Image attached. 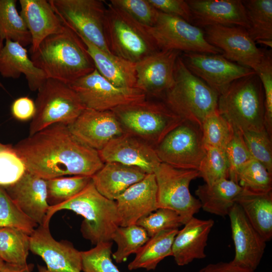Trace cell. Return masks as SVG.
Here are the masks:
<instances>
[{
  "label": "cell",
  "mask_w": 272,
  "mask_h": 272,
  "mask_svg": "<svg viewBox=\"0 0 272 272\" xmlns=\"http://www.w3.org/2000/svg\"><path fill=\"white\" fill-rule=\"evenodd\" d=\"M13 148L27 171L45 180L66 175L92 177L104 164L98 151L78 140L62 123L29 135Z\"/></svg>",
  "instance_id": "obj_1"
},
{
  "label": "cell",
  "mask_w": 272,
  "mask_h": 272,
  "mask_svg": "<svg viewBox=\"0 0 272 272\" xmlns=\"http://www.w3.org/2000/svg\"><path fill=\"white\" fill-rule=\"evenodd\" d=\"M30 58L47 79L68 85L96 69L84 43L65 25L60 32L46 37Z\"/></svg>",
  "instance_id": "obj_2"
},
{
  "label": "cell",
  "mask_w": 272,
  "mask_h": 272,
  "mask_svg": "<svg viewBox=\"0 0 272 272\" xmlns=\"http://www.w3.org/2000/svg\"><path fill=\"white\" fill-rule=\"evenodd\" d=\"M64 210L72 211L84 218L81 232L84 238L94 245L112 241L114 232L119 226L115 200L102 195L96 189L92 180L71 198L50 206L42 225L49 226L53 215Z\"/></svg>",
  "instance_id": "obj_3"
},
{
  "label": "cell",
  "mask_w": 272,
  "mask_h": 272,
  "mask_svg": "<svg viewBox=\"0 0 272 272\" xmlns=\"http://www.w3.org/2000/svg\"><path fill=\"white\" fill-rule=\"evenodd\" d=\"M217 109L242 133L265 129L264 95L256 74L233 81L219 95Z\"/></svg>",
  "instance_id": "obj_4"
},
{
  "label": "cell",
  "mask_w": 272,
  "mask_h": 272,
  "mask_svg": "<svg viewBox=\"0 0 272 272\" xmlns=\"http://www.w3.org/2000/svg\"><path fill=\"white\" fill-rule=\"evenodd\" d=\"M218 98L217 92L188 69L180 55L173 84L161 100L183 120L201 126L205 118L217 109Z\"/></svg>",
  "instance_id": "obj_5"
},
{
  "label": "cell",
  "mask_w": 272,
  "mask_h": 272,
  "mask_svg": "<svg viewBox=\"0 0 272 272\" xmlns=\"http://www.w3.org/2000/svg\"><path fill=\"white\" fill-rule=\"evenodd\" d=\"M124 132L155 148L184 120L161 100H147L118 106L111 110Z\"/></svg>",
  "instance_id": "obj_6"
},
{
  "label": "cell",
  "mask_w": 272,
  "mask_h": 272,
  "mask_svg": "<svg viewBox=\"0 0 272 272\" xmlns=\"http://www.w3.org/2000/svg\"><path fill=\"white\" fill-rule=\"evenodd\" d=\"M106 6L105 35L112 54L135 63L159 50L147 28L109 2Z\"/></svg>",
  "instance_id": "obj_7"
},
{
  "label": "cell",
  "mask_w": 272,
  "mask_h": 272,
  "mask_svg": "<svg viewBox=\"0 0 272 272\" xmlns=\"http://www.w3.org/2000/svg\"><path fill=\"white\" fill-rule=\"evenodd\" d=\"M35 103L30 136L54 124L69 125L86 108L69 85L52 79H47L39 89Z\"/></svg>",
  "instance_id": "obj_8"
},
{
  "label": "cell",
  "mask_w": 272,
  "mask_h": 272,
  "mask_svg": "<svg viewBox=\"0 0 272 272\" xmlns=\"http://www.w3.org/2000/svg\"><path fill=\"white\" fill-rule=\"evenodd\" d=\"M158 208H167L180 216L183 225L201 209L199 200L189 190L192 180L199 177L197 170L176 168L161 163L155 170Z\"/></svg>",
  "instance_id": "obj_9"
},
{
  "label": "cell",
  "mask_w": 272,
  "mask_h": 272,
  "mask_svg": "<svg viewBox=\"0 0 272 272\" xmlns=\"http://www.w3.org/2000/svg\"><path fill=\"white\" fill-rule=\"evenodd\" d=\"M62 24L79 36L111 53L106 40V3L100 0H49ZM112 54V53H111Z\"/></svg>",
  "instance_id": "obj_10"
},
{
  "label": "cell",
  "mask_w": 272,
  "mask_h": 272,
  "mask_svg": "<svg viewBox=\"0 0 272 272\" xmlns=\"http://www.w3.org/2000/svg\"><path fill=\"white\" fill-rule=\"evenodd\" d=\"M147 30L159 50L223 54L207 41L200 27L178 17L159 12L155 24Z\"/></svg>",
  "instance_id": "obj_11"
},
{
  "label": "cell",
  "mask_w": 272,
  "mask_h": 272,
  "mask_svg": "<svg viewBox=\"0 0 272 272\" xmlns=\"http://www.w3.org/2000/svg\"><path fill=\"white\" fill-rule=\"evenodd\" d=\"M155 151L162 163L198 170L206 152L201 126L184 120L165 136Z\"/></svg>",
  "instance_id": "obj_12"
},
{
  "label": "cell",
  "mask_w": 272,
  "mask_h": 272,
  "mask_svg": "<svg viewBox=\"0 0 272 272\" xmlns=\"http://www.w3.org/2000/svg\"><path fill=\"white\" fill-rule=\"evenodd\" d=\"M69 86L86 108L98 111L111 110L118 106L147 98L146 95L138 88H120L113 85L96 69Z\"/></svg>",
  "instance_id": "obj_13"
},
{
  "label": "cell",
  "mask_w": 272,
  "mask_h": 272,
  "mask_svg": "<svg viewBox=\"0 0 272 272\" xmlns=\"http://www.w3.org/2000/svg\"><path fill=\"white\" fill-rule=\"evenodd\" d=\"M203 29L207 41L221 50L227 59L254 71L261 62L264 50L257 47L245 28L212 25Z\"/></svg>",
  "instance_id": "obj_14"
},
{
  "label": "cell",
  "mask_w": 272,
  "mask_h": 272,
  "mask_svg": "<svg viewBox=\"0 0 272 272\" xmlns=\"http://www.w3.org/2000/svg\"><path fill=\"white\" fill-rule=\"evenodd\" d=\"M181 57L188 69L219 95L235 80L255 73L222 54L187 52Z\"/></svg>",
  "instance_id": "obj_15"
},
{
  "label": "cell",
  "mask_w": 272,
  "mask_h": 272,
  "mask_svg": "<svg viewBox=\"0 0 272 272\" xmlns=\"http://www.w3.org/2000/svg\"><path fill=\"white\" fill-rule=\"evenodd\" d=\"M30 251L41 257L47 272H81V251L66 240H56L49 226L38 225L30 235Z\"/></svg>",
  "instance_id": "obj_16"
},
{
  "label": "cell",
  "mask_w": 272,
  "mask_h": 272,
  "mask_svg": "<svg viewBox=\"0 0 272 272\" xmlns=\"http://www.w3.org/2000/svg\"><path fill=\"white\" fill-rule=\"evenodd\" d=\"M181 52L158 50L135 63V88L147 96L162 99L174 81V70Z\"/></svg>",
  "instance_id": "obj_17"
},
{
  "label": "cell",
  "mask_w": 272,
  "mask_h": 272,
  "mask_svg": "<svg viewBox=\"0 0 272 272\" xmlns=\"http://www.w3.org/2000/svg\"><path fill=\"white\" fill-rule=\"evenodd\" d=\"M228 216L235 248L234 257L231 261L255 271L262 258L266 242L252 226L238 204L234 203Z\"/></svg>",
  "instance_id": "obj_18"
},
{
  "label": "cell",
  "mask_w": 272,
  "mask_h": 272,
  "mask_svg": "<svg viewBox=\"0 0 272 272\" xmlns=\"http://www.w3.org/2000/svg\"><path fill=\"white\" fill-rule=\"evenodd\" d=\"M67 126L78 140L98 151L124 132L112 110L85 108Z\"/></svg>",
  "instance_id": "obj_19"
},
{
  "label": "cell",
  "mask_w": 272,
  "mask_h": 272,
  "mask_svg": "<svg viewBox=\"0 0 272 272\" xmlns=\"http://www.w3.org/2000/svg\"><path fill=\"white\" fill-rule=\"evenodd\" d=\"M98 153L104 163L117 162L137 167L147 174L154 173L161 163L155 148L126 132L111 140Z\"/></svg>",
  "instance_id": "obj_20"
},
{
  "label": "cell",
  "mask_w": 272,
  "mask_h": 272,
  "mask_svg": "<svg viewBox=\"0 0 272 272\" xmlns=\"http://www.w3.org/2000/svg\"><path fill=\"white\" fill-rule=\"evenodd\" d=\"M157 186L154 173L148 174L116 199L119 226L135 224L157 209Z\"/></svg>",
  "instance_id": "obj_21"
},
{
  "label": "cell",
  "mask_w": 272,
  "mask_h": 272,
  "mask_svg": "<svg viewBox=\"0 0 272 272\" xmlns=\"http://www.w3.org/2000/svg\"><path fill=\"white\" fill-rule=\"evenodd\" d=\"M196 26H236L247 30L249 24L242 1L187 0Z\"/></svg>",
  "instance_id": "obj_22"
},
{
  "label": "cell",
  "mask_w": 272,
  "mask_h": 272,
  "mask_svg": "<svg viewBox=\"0 0 272 272\" xmlns=\"http://www.w3.org/2000/svg\"><path fill=\"white\" fill-rule=\"evenodd\" d=\"M4 188L25 215L38 225H43L50 206L46 180L26 171L17 182Z\"/></svg>",
  "instance_id": "obj_23"
},
{
  "label": "cell",
  "mask_w": 272,
  "mask_h": 272,
  "mask_svg": "<svg viewBox=\"0 0 272 272\" xmlns=\"http://www.w3.org/2000/svg\"><path fill=\"white\" fill-rule=\"evenodd\" d=\"M214 225L212 219L201 220L193 217L178 230L172 247V256L178 265H185L195 259L206 257L205 250Z\"/></svg>",
  "instance_id": "obj_24"
},
{
  "label": "cell",
  "mask_w": 272,
  "mask_h": 272,
  "mask_svg": "<svg viewBox=\"0 0 272 272\" xmlns=\"http://www.w3.org/2000/svg\"><path fill=\"white\" fill-rule=\"evenodd\" d=\"M20 14L31 37L30 54L48 36L60 32L64 27L48 1L20 0Z\"/></svg>",
  "instance_id": "obj_25"
},
{
  "label": "cell",
  "mask_w": 272,
  "mask_h": 272,
  "mask_svg": "<svg viewBox=\"0 0 272 272\" xmlns=\"http://www.w3.org/2000/svg\"><path fill=\"white\" fill-rule=\"evenodd\" d=\"M22 74L25 76L31 91H38L47 79L44 73L34 65L25 47L6 40L0 52V75L16 79Z\"/></svg>",
  "instance_id": "obj_26"
},
{
  "label": "cell",
  "mask_w": 272,
  "mask_h": 272,
  "mask_svg": "<svg viewBox=\"0 0 272 272\" xmlns=\"http://www.w3.org/2000/svg\"><path fill=\"white\" fill-rule=\"evenodd\" d=\"M148 174L137 167L107 162L91 177L96 189L107 198L115 200L127 189Z\"/></svg>",
  "instance_id": "obj_27"
},
{
  "label": "cell",
  "mask_w": 272,
  "mask_h": 272,
  "mask_svg": "<svg viewBox=\"0 0 272 272\" xmlns=\"http://www.w3.org/2000/svg\"><path fill=\"white\" fill-rule=\"evenodd\" d=\"M86 45L96 69L113 85L135 88V63L105 52L86 39L79 36Z\"/></svg>",
  "instance_id": "obj_28"
},
{
  "label": "cell",
  "mask_w": 272,
  "mask_h": 272,
  "mask_svg": "<svg viewBox=\"0 0 272 272\" xmlns=\"http://www.w3.org/2000/svg\"><path fill=\"white\" fill-rule=\"evenodd\" d=\"M242 188L235 203L265 241H269L272 237V191L259 192Z\"/></svg>",
  "instance_id": "obj_29"
},
{
  "label": "cell",
  "mask_w": 272,
  "mask_h": 272,
  "mask_svg": "<svg viewBox=\"0 0 272 272\" xmlns=\"http://www.w3.org/2000/svg\"><path fill=\"white\" fill-rule=\"evenodd\" d=\"M242 188L239 184L223 179L210 185H198L195 194L203 211L224 217L228 216Z\"/></svg>",
  "instance_id": "obj_30"
},
{
  "label": "cell",
  "mask_w": 272,
  "mask_h": 272,
  "mask_svg": "<svg viewBox=\"0 0 272 272\" xmlns=\"http://www.w3.org/2000/svg\"><path fill=\"white\" fill-rule=\"evenodd\" d=\"M178 230L164 231L150 237L136 253L134 259L128 264V269L154 270L161 261L172 256L173 242Z\"/></svg>",
  "instance_id": "obj_31"
},
{
  "label": "cell",
  "mask_w": 272,
  "mask_h": 272,
  "mask_svg": "<svg viewBox=\"0 0 272 272\" xmlns=\"http://www.w3.org/2000/svg\"><path fill=\"white\" fill-rule=\"evenodd\" d=\"M248 18L249 27L247 30L255 42L271 47L272 1H242ZM256 43V42H255Z\"/></svg>",
  "instance_id": "obj_32"
},
{
  "label": "cell",
  "mask_w": 272,
  "mask_h": 272,
  "mask_svg": "<svg viewBox=\"0 0 272 272\" xmlns=\"http://www.w3.org/2000/svg\"><path fill=\"white\" fill-rule=\"evenodd\" d=\"M30 235L14 228H0V258L6 263L23 265L27 263Z\"/></svg>",
  "instance_id": "obj_33"
},
{
  "label": "cell",
  "mask_w": 272,
  "mask_h": 272,
  "mask_svg": "<svg viewBox=\"0 0 272 272\" xmlns=\"http://www.w3.org/2000/svg\"><path fill=\"white\" fill-rule=\"evenodd\" d=\"M16 0H0V38L18 42L24 47L31 44V35L16 8Z\"/></svg>",
  "instance_id": "obj_34"
},
{
  "label": "cell",
  "mask_w": 272,
  "mask_h": 272,
  "mask_svg": "<svg viewBox=\"0 0 272 272\" xmlns=\"http://www.w3.org/2000/svg\"><path fill=\"white\" fill-rule=\"evenodd\" d=\"M149 238L146 230L137 224L118 226L112 239L117 245L112 257L118 263L125 261L130 255L136 254Z\"/></svg>",
  "instance_id": "obj_35"
},
{
  "label": "cell",
  "mask_w": 272,
  "mask_h": 272,
  "mask_svg": "<svg viewBox=\"0 0 272 272\" xmlns=\"http://www.w3.org/2000/svg\"><path fill=\"white\" fill-rule=\"evenodd\" d=\"M205 148H215L225 150L230 142L234 128L218 109L208 115L201 126Z\"/></svg>",
  "instance_id": "obj_36"
},
{
  "label": "cell",
  "mask_w": 272,
  "mask_h": 272,
  "mask_svg": "<svg viewBox=\"0 0 272 272\" xmlns=\"http://www.w3.org/2000/svg\"><path fill=\"white\" fill-rule=\"evenodd\" d=\"M47 180L48 202L50 206L63 202L82 191L91 181V177L73 175Z\"/></svg>",
  "instance_id": "obj_37"
},
{
  "label": "cell",
  "mask_w": 272,
  "mask_h": 272,
  "mask_svg": "<svg viewBox=\"0 0 272 272\" xmlns=\"http://www.w3.org/2000/svg\"><path fill=\"white\" fill-rule=\"evenodd\" d=\"M38 225L25 215L0 186V228L22 230L31 235Z\"/></svg>",
  "instance_id": "obj_38"
},
{
  "label": "cell",
  "mask_w": 272,
  "mask_h": 272,
  "mask_svg": "<svg viewBox=\"0 0 272 272\" xmlns=\"http://www.w3.org/2000/svg\"><path fill=\"white\" fill-rule=\"evenodd\" d=\"M238 183L243 188L259 192L272 191V174L258 161L251 159L240 169Z\"/></svg>",
  "instance_id": "obj_39"
},
{
  "label": "cell",
  "mask_w": 272,
  "mask_h": 272,
  "mask_svg": "<svg viewBox=\"0 0 272 272\" xmlns=\"http://www.w3.org/2000/svg\"><path fill=\"white\" fill-rule=\"evenodd\" d=\"M206 152L198 171L205 183L210 185L223 179H229V166L225 150L206 148Z\"/></svg>",
  "instance_id": "obj_40"
},
{
  "label": "cell",
  "mask_w": 272,
  "mask_h": 272,
  "mask_svg": "<svg viewBox=\"0 0 272 272\" xmlns=\"http://www.w3.org/2000/svg\"><path fill=\"white\" fill-rule=\"evenodd\" d=\"M112 241L100 242L90 250L81 251L83 272H121L111 259Z\"/></svg>",
  "instance_id": "obj_41"
},
{
  "label": "cell",
  "mask_w": 272,
  "mask_h": 272,
  "mask_svg": "<svg viewBox=\"0 0 272 272\" xmlns=\"http://www.w3.org/2000/svg\"><path fill=\"white\" fill-rule=\"evenodd\" d=\"M135 224L143 228L149 237L164 231L178 229L183 225L178 214L167 208H158L139 220Z\"/></svg>",
  "instance_id": "obj_42"
},
{
  "label": "cell",
  "mask_w": 272,
  "mask_h": 272,
  "mask_svg": "<svg viewBox=\"0 0 272 272\" xmlns=\"http://www.w3.org/2000/svg\"><path fill=\"white\" fill-rule=\"evenodd\" d=\"M250 156L264 166L272 174L271 138L265 129L242 132Z\"/></svg>",
  "instance_id": "obj_43"
},
{
  "label": "cell",
  "mask_w": 272,
  "mask_h": 272,
  "mask_svg": "<svg viewBox=\"0 0 272 272\" xmlns=\"http://www.w3.org/2000/svg\"><path fill=\"white\" fill-rule=\"evenodd\" d=\"M225 152L229 166V179L238 183L237 176L239 170L252 159L240 131L234 128Z\"/></svg>",
  "instance_id": "obj_44"
},
{
  "label": "cell",
  "mask_w": 272,
  "mask_h": 272,
  "mask_svg": "<svg viewBox=\"0 0 272 272\" xmlns=\"http://www.w3.org/2000/svg\"><path fill=\"white\" fill-rule=\"evenodd\" d=\"M109 3L147 28L155 24L160 12L148 0H111Z\"/></svg>",
  "instance_id": "obj_45"
},
{
  "label": "cell",
  "mask_w": 272,
  "mask_h": 272,
  "mask_svg": "<svg viewBox=\"0 0 272 272\" xmlns=\"http://www.w3.org/2000/svg\"><path fill=\"white\" fill-rule=\"evenodd\" d=\"M254 72L259 78L264 95V126L272 137V57L270 50H264L263 57Z\"/></svg>",
  "instance_id": "obj_46"
},
{
  "label": "cell",
  "mask_w": 272,
  "mask_h": 272,
  "mask_svg": "<svg viewBox=\"0 0 272 272\" xmlns=\"http://www.w3.org/2000/svg\"><path fill=\"white\" fill-rule=\"evenodd\" d=\"M26 171L24 162L12 145L0 151V186L5 187L12 185Z\"/></svg>",
  "instance_id": "obj_47"
},
{
  "label": "cell",
  "mask_w": 272,
  "mask_h": 272,
  "mask_svg": "<svg viewBox=\"0 0 272 272\" xmlns=\"http://www.w3.org/2000/svg\"><path fill=\"white\" fill-rule=\"evenodd\" d=\"M160 12L179 17L187 22L192 23L190 7L184 0H148Z\"/></svg>",
  "instance_id": "obj_48"
},
{
  "label": "cell",
  "mask_w": 272,
  "mask_h": 272,
  "mask_svg": "<svg viewBox=\"0 0 272 272\" xmlns=\"http://www.w3.org/2000/svg\"><path fill=\"white\" fill-rule=\"evenodd\" d=\"M35 111V102L28 97H21L16 99L11 106L13 116L20 121L32 120Z\"/></svg>",
  "instance_id": "obj_49"
},
{
  "label": "cell",
  "mask_w": 272,
  "mask_h": 272,
  "mask_svg": "<svg viewBox=\"0 0 272 272\" xmlns=\"http://www.w3.org/2000/svg\"><path fill=\"white\" fill-rule=\"evenodd\" d=\"M197 272H255L229 262H219L210 263L199 269Z\"/></svg>",
  "instance_id": "obj_50"
},
{
  "label": "cell",
  "mask_w": 272,
  "mask_h": 272,
  "mask_svg": "<svg viewBox=\"0 0 272 272\" xmlns=\"http://www.w3.org/2000/svg\"><path fill=\"white\" fill-rule=\"evenodd\" d=\"M33 268L32 263L20 265L6 263L0 272H32Z\"/></svg>",
  "instance_id": "obj_51"
},
{
  "label": "cell",
  "mask_w": 272,
  "mask_h": 272,
  "mask_svg": "<svg viewBox=\"0 0 272 272\" xmlns=\"http://www.w3.org/2000/svg\"><path fill=\"white\" fill-rule=\"evenodd\" d=\"M38 272H47L46 268L45 266L38 265Z\"/></svg>",
  "instance_id": "obj_52"
},
{
  "label": "cell",
  "mask_w": 272,
  "mask_h": 272,
  "mask_svg": "<svg viewBox=\"0 0 272 272\" xmlns=\"http://www.w3.org/2000/svg\"><path fill=\"white\" fill-rule=\"evenodd\" d=\"M11 145L9 144H3L0 142V151L4 150L8 147H9Z\"/></svg>",
  "instance_id": "obj_53"
},
{
  "label": "cell",
  "mask_w": 272,
  "mask_h": 272,
  "mask_svg": "<svg viewBox=\"0 0 272 272\" xmlns=\"http://www.w3.org/2000/svg\"><path fill=\"white\" fill-rule=\"evenodd\" d=\"M6 262H5L1 258H0V270L4 266Z\"/></svg>",
  "instance_id": "obj_54"
},
{
  "label": "cell",
  "mask_w": 272,
  "mask_h": 272,
  "mask_svg": "<svg viewBox=\"0 0 272 272\" xmlns=\"http://www.w3.org/2000/svg\"><path fill=\"white\" fill-rule=\"evenodd\" d=\"M3 46H4L3 40L0 38V52H1L2 48L3 47Z\"/></svg>",
  "instance_id": "obj_55"
},
{
  "label": "cell",
  "mask_w": 272,
  "mask_h": 272,
  "mask_svg": "<svg viewBox=\"0 0 272 272\" xmlns=\"http://www.w3.org/2000/svg\"><path fill=\"white\" fill-rule=\"evenodd\" d=\"M0 88H2L3 89H5V88L4 85H3V84L2 83L1 80H0Z\"/></svg>",
  "instance_id": "obj_56"
}]
</instances>
